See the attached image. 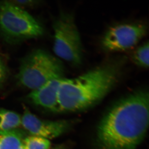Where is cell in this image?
<instances>
[{
	"instance_id": "1",
	"label": "cell",
	"mask_w": 149,
	"mask_h": 149,
	"mask_svg": "<svg viewBox=\"0 0 149 149\" xmlns=\"http://www.w3.org/2000/svg\"><path fill=\"white\" fill-rule=\"evenodd\" d=\"M148 91L140 89L116 102L98 127V149H137L149 125Z\"/></svg>"
},
{
	"instance_id": "2",
	"label": "cell",
	"mask_w": 149,
	"mask_h": 149,
	"mask_svg": "<svg viewBox=\"0 0 149 149\" xmlns=\"http://www.w3.org/2000/svg\"><path fill=\"white\" fill-rule=\"evenodd\" d=\"M123 63L112 61L76 77L63 78L58 92L59 112L84 110L101 101L119 81Z\"/></svg>"
},
{
	"instance_id": "3",
	"label": "cell",
	"mask_w": 149,
	"mask_h": 149,
	"mask_svg": "<svg viewBox=\"0 0 149 149\" xmlns=\"http://www.w3.org/2000/svg\"><path fill=\"white\" fill-rule=\"evenodd\" d=\"M61 61L42 49L32 51L22 60L17 79L20 85L32 91L51 80L64 78Z\"/></svg>"
},
{
	"instance_id": "4",
	"label": "cell",
	"mask_w": 149,
	"mask_h": 149,
	"mask_svg": "<svg viewBox=\"0 0 149 149\" xmlns=\"http://www.w3.org/2000/svg\"><path fill=\"white\" fill-rule=\"evenodd\" d=\"M44 28L27 11L9 1L0 2V37L11 45L43 35Z\"/></svg>"
},
{
	"instance_id": "5",
	"label": "cell",
	"mask_w": 149,
	"mask_h": 149,
	"mask_svg": "<svg viewBox=\"0 0 149 149\" xmlns=\"http://www.w3.org/2000/svg\"><path fill=\"white\" fill-rule=\"evenodd\" d=\"M53 27L54 52L73 66H80L83 60V45L73 15L61 13Z\"/></svg>"
},
{
	"instance_id": "6",
	"label": "cell",
	"mask_w": 149,
	"mask_h": 149,
	"mask_svg": "<svg viewBox=\"0 0 149 149\" xmlns=\"http://www.w3.org/2000/svg\"><path fill=\"white\" fill-rule=\"evenodd\" d=\"M143 23H125L113 25L107 30L101 40L103 49L109 52H123L134 47L146 35Z\"/></svg>"
},
{
	"instance_id": "7",
	"label": "cell",
	"mask_w": 149,
	"mask_h": 149,
	"mask_svg": "<svg viewBox=\"0 0 149 149\" xmlns=\"http://www.w3.org/2000/svg\"><path fill=\"white\" fill-rule=\"evenodd\" d=\"M21 125L32 136L48 140L55 139L65 133L71 126L67 120H49L40 119L25 109L21 117Z\"/></svg>"
},
{
	"instance_id": "8",
	"label": "cell",
	"mask_w": 149,
	"mask_h": 149,
	"mask_svg": "<svg viewBox=\"0 0 149 149\" xmlns=\"http://www.w3.org/2000/svg\"><path fill=\"white\" fill-rule=\"evenodd\" d=\"M63 78L51 80L40 88L32 91L28 95V98L36 105L52 111L59 112L58 92Z\"/></svg>"
},
{
	"instance_id": "9",
	"label": "cell",
	"mask_w": 149,
	"mask_h": 149,
	"mask_svg": "<svg viewBox=\"0 0 149 149\" xmlns=\"http://www.w3.org/2000/svg\"><path fill=\"white\" fill-rule=\"evenodd\" d=\"M23 140L22 134L16 129L0 130V149H18Z\"/></svg>"
},
{
	"instance_id": "10",
	"label": "cell",
	"mask_w": 149,
	"mask_h": 149,
	"mask_svg": "<svg viewBox=\"0 0 149 149\" xmlns=\"http://www.w3.org/2000/svg\"><path fill=\"white\" fill-rule=\"evenodd\" d=\"M21 125V117L16 112L0 109V130H15Z\"/></svg>"
},
{
	"instance_id": "11",
	"label": "cell",
	"mask_w": 149,
	"mask_h": 149,
	"mask_svg": "<svg viewBox=\"0 0 149 149\" xmlns=\"http://www.w3.org/2000/svg\"><path fill=\"white\" fill-rule=\"evenodd\" d=\"M149 42H145L134 51L131 55L133 62L142 68H147L149 66Z\"/></svg>"
},
{
	"instance_id": "12",
	"label": "cell",
	"mask_w": 149,
	"mask_h": 149,
	"mask_svg": "<svg viewBox=\"0 0 149 149\" xmlns=\"http://www.w3.org/2000/svg\"><path fill=\"white\" fill-rule=\"evenodd\" d=\"M22 145L24 149H50L49 140L39 136H28L23 139Z\"/></svg>"
},
{
	"instance_id": "13",
	"label": "cell",
	"mask_w": 149,
	"mask_h": 149,
	"mask_svg": "<svg viewBox=\"0 0 149 149\" xmlns=\"http://www.w3.org/2000/svg\"><path fill=\"white\" fill-rule=\"evenodd\" d=\"M7 74L6 65L4 61L0 56V86L5 81Z\"/></svg>"
},
{
	"instance_id": "14",
	"label": "cell",
	"mask_w": 149,
	"mask_h": 149,
	"mask_svg": "<svg viewBox=\"0 0 149 149\" xmlns=\"http://www.w3.org/2000/svg\"><path fill=\"white\" fill-rule=\"evenodd\" d=\"M15 5L19 7L24 6H31L37 4V1H9Z\"/></svg>"
},
{
	"instance_id": "15",
	"label": "cell",
	"mask_w": 149,
	"mask_h": 149,
	"mask_svg": "<svg viewBox=\"0 0 149 149\" xmlns=\"http://www.w3.org/2000/svg\"><path fill=\"white\" fill-rule=\"evenodd\" d=\"M52 149H64L63 148H61V147H56L55 148H54Z\"/></svg>"
},
{
	"instance_id": "16",
	"label": "cell",
	"mask_w": 149,
	"mask_h": 149,
	"mask_svg": "<svg viewBox=\"0 0 149 149\" xmlns=\"http://www.w3.org/2000/svg\"><path fill=\"white\" fill-rule=\"evenodd\" d=\"M18 149H24V147L22 146V144L21 146H20V147H19V148Z\"/></svg>"
}]
</instances>
